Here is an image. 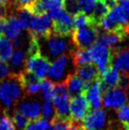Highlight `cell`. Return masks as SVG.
<instances>
[{"label":"cell","instance_id":"cell-16","mask_svg":"<svg viewBox=\"0 0 129 130\" xmlns=\"http://www.w3.org/2000/svg\"><path fill=\"white\" fill-rule=\"evenodd\" d=\"M17 110L30 121L39 119L41 117V112H42L41 105L39 102L22 103L19 105Z\"/></svg>","mask_w":129,"mask_h":130},{"label":"cell","instance_id":"cell-3","mask_svg":"<svg viewBox=\"0 0 129 130\" xmlns=\"http://www.w3.org/2000/svg\"><path fill=\"white\" fill-rule=\"evenodd\" d=\"M99 27L91 24L88 26L73 29L71 41L78 48H88L96 43L99 36Z\"/></svg>","mask_w":129,"mask_h":130},{"label":"cell","instance_id":"cell-6","mask_svg":"<svg viewBox=\"0 0 129 130\" xmlns=\"http://www.w3.org/2000/svg\"><path fill=\"white\" fill-rule=\"evenodd\" d=\"M88 51L92 62L95 63L99 70L100 75H103L112 65L111 48L96 43L88 47Z\"/></svg>","mask_w":129,"mask_h":130},{"label":"cell","instance_id":"cell-30","mask_svg":"<svg viewBox=\"0 0 129 130\" xmlns=\"http://www.w3.org/2000/svg\"><path fill=\"white\" fill-rule=\"evenodd\" d=\"M64 10L71 13L75 14L81 11V7L78 0H64Z\"/></svg>","mask_w":129,"mask_h":130},{"label":"cell","instance_id":"cell-27","mask_svg":"<svg viewBox=\"0 0 129 130\" xmlns=\"http://www.w3.org/2000/svg\"><path fill=\"white\" fill-rule=\"evenodd\" d=\"M118 117L125 130H129V104L123 105L118 109Z\"/></svg>","mask_w":129,"mask_h":130},{"label":"cell","instance_id":"cell-35","mask_svg":"<svg viewBox=\"0 0 129 130\" xmlns=\"http://www.w3.org/2000/svg\"><path fill=\"white\" fill-rule=\"evenodd\" d=\"M9 74V65L6 61L0 60V80L6 78Z\"/></svg>","mask_w":129,"mask_h":130},{"label":"cell","instance_id":"cell-14","mask_svg":"<svg viewBox=\"0 0 129 130\" xmlns=\"http://www.w3.org/2000/svg\"><path fill=\"white\" fill-rule=\"evenodd\" d=\"M63 83H64L66 87H67V89H68V95L71 98L76 97L80 94H83L85 92V83L84 81L81 80L76 75L75 73L74 74H68V76L66 78Z\"/></svg>","mask_w":129,"mask_h":130},{"label":"cell","instance_id":"cell-8","mask_svg":"<svg viewBox=\"0 0 129 130\" xmlns=\"http://www.w3.org/2000/svg\"><path fill=\"white\" fill-rule=\"evenodd\" d=\"M89 108L90 106L85 93L73 97L70 101V105H69L70 119L74 122L82 123L84 119L86 118V116L87 115V113L90 111Z\"/></svg>","mask_w":129,"mask_h":130},{"label":"cell","instance_id":"cell-15","mask_svg":"<svg viewBox=\"0 0 129 130\" xmlns=\"http://www.w3.org/2000/svg\"><path fill=\"white\" fill-rule=\"evenodd\" d=\"M102 76H103V78L101 80H102L103 92L106 91L109 88H112V87H118L121 74H120V71L113 65L110 66L107 70Z\"/></svg>","mask_w":129,"mask_h":130},{"label":"cell","instance_id":"cell-26","mask_svg":"<svg viewBox=\"0 0 129 130\" xmlns=\"http://www.w3.org/2000/svg\"><path fill=\"white\" fill-rule=\"evenodd\" d=\"M50 126L49 121L44 118H39L29 122L28 125L24 130H47Z\"/></svg>","mask_w":129,"mask_h":130},{"label":"cell","instance_id":"cell-10","mask_svg":"<svg viewBox=\"0 0 129 130\" xmlns=\"http://www.w3.org/2000/svg\"><path fill=\"white\" fill-rule=\"evenodd\" d=\"M85 95L88 105L93 109H98L103 104V88H102V80L98 78L91 83L85 84Z\"/></svg>","mask_w":129,"mask_h":130},{"label":"cell","instance_id":"cell-32","mask_svg":"<svg viewBox=\"0 0 129 130\" xmlns=\"http://www.w3.org/2000/svg\"><path fill=\"white\" fill-rule=\"evenodd\" d=\"M81 9H83V11L86 13H91L93 11L95 4L97 0H78Z\"/></svg>","mask_w":129,"mask_h":130},{"label":"cell","instance_id":"cell-4","mask_svg":"<svg viewBox=\"0 0 129 130\" xmlns=\"http://www.w3.org/2000/svg\"><path fill=\"white\" fill-rule=\"evenodd\" d=\"M47 14L52 19L53 34L62 37H68L73 30L72 16L64 9L50 11Z\"/></svg>","mask_w":129,"mask_h":130},{"label":"cell","instance_id":"cell-39","mask_svg":"<svg viewBox=\"0 0 129 130\" xmlns=\"http://www.w3.org/2000/svg\"><path fill=\"white\" fill-rule=\"evenodd\" d=\"M11 4V0H0V8L9 9Z\"/></svg>","mask_w":129,"mask_h":130},{"label":"cell","instance_id":"cell-33","mask_svg":"<svg viewBox=\"0 0 129 130\" xmlns=\"http://www.w3.org/2000/svg\"><path fill=\"white\" fill-rule=\"evenodd\" d=\"M24 90L29 95H33V94L38 93L41 90V81H37V82L27 85L24 87Z\"/></svg>","mask_w":129,"mask_h":130},{"label":"cell","instance_id":"cell-9","mask_svg":"<svg viewBox=\"0 0 129 130\" xmlns=\"http://www.w3.org/2000/svg\"><path fill=\"white\" fill-rule=\"evenodd\" d=\"M69 63H70V58L67 54L54 60L47 73L50 81H53V83H63L68 76V74H67V71Z\"/></svg>","mask_w":129,"mask_h":130},{"label":"cell","instance_id":"cell-38","mask_svg":"<svg viewBox=\"0 0 129 130\" xmlns=\"http://www.w3.org/2000/svg\"><path fill=\"white\" fill-rule=\"evenodd\" d=\"M33 0H15V4L18 8H25L31 3Z\"/></svg>","mask_w":129,"mask_h":130},{"label":"cell","instance_id":"cell-2","mask_svg":"<svg viewBox=\"0 0 129 130\" xmlns=\"http://www.w3.org/2000/svg\"><path fill=\"white\" fill-rule=\"evenodd\" d=\"M23 87L18 78V74L8 76L0 84V102L6 107H11L20 99Z\"/></svg>","mask_w":129,"mask_h":130},{"label":"cell","instance_id":"cell-12","mask_svg":"<svg viewBox=\"0 0 129 130\" xmlns=\"http://www.w3.org/2000/svg\"><path fill=\"white\" fill-rule=\"evenodd\" d=\"M106 120V113L103 109H93L89 111L82 122L85 130H102Z\"/></svg>","mask_w":129,"mask_h":130},{"label":"cell","instance_id":"cell-13","mask_svg":"<svg viewBox=\"0 0 129 130\" xmlns=\"http://www.w3.org/2000/svg\"><path fill=\"white\" fill-rule=\"evenodd\" d=\"M112 64L122 74L129 75V47L111 48Z\"/></svg>","mask_w":129,"mask_h":130},{"label":"cell","instance_id":"cell-36","mask_svg":"<svg viewBox=\"0 0 129 130\" xmlns=\"http://www.w3.org/2000/svg\"><path fill=\"white\" fill-rule=\"evenodd\" d=\"M68 130H85V128H84V126H83L82 123L74 122V121H72L71 120L70 124H69Z\"/></svg>","mask_w":129,"mask_h":130},{"label":"cell","instance_id":"cell-17","mask_svg":"<svg viewBox=\"0 0 129 130\" xmlns=\"http://www.w3.org/2000/svg\"><path fill=\"white\" fill-rule=\"evenodd\" d=\"M22 26L16 14H10L7 17V23L5 28L4 36L8 37L10 40H15L20 37Z\"/></svg>","mask_w":129,"mask_h":130},{"label":"cell","instance_id":"cell-19","mask_svg":"<svg viewBox=\"0 0 129 130\" xmlns=\"http://www.w3.org/2000/svg\"><path fill=\"white\" fill-rule=\"evenodd\" d=\"M70 57H71L73 66L76 68L93 63L90 57L88 48H78L76 51H73L70 54Z\"/></svg>","mask_w":129,"mask_h":130},{"label":"cell","instance_id":"cell-11","mask_svg":"<svg viewBox=\"0 0 129 130\" xmlns=\"http://www.w3.org/2000/svg\"><path fill=\"white\" fill-rule=\"evenodd\" d=\"M127 99L126 91L120 87H112L103 94V103L105 107L119 108L125 104Z\"/></svg>","mask_w":129,"mask_h":130},{"label":"cell","instance_id":"cell-20","mask_svg":"<svg viewBox=\"0 0 129 130\" xmlns=\"http://www.w3.org/2000/svg\"><path fill=\"white\" fill-rule=\"evenodd\" d=\"M26 60L27 53L21 48H18L17 51L12 52L11 58L9 59V65L12 69H20L23 66H25Z\"/></svg>","mask_w":129,"mask_h":130},{"label":"cell","instance_id":"cell-25","mask_svg":"<svg viewBox=\"0 0 129 130\" xmlns=\"http://www.w3.org/2000/svg\"><path fill=\"white\" fill-rule=\"evenodd\" d=\"M70 122L71 119H64L55 115L51 119V123L47 130H68Z\"/></svg>","mask_w":129,"mask_h":130},{"label":"cell","instance_id":"cell-1","mask_svg":"<svg viewBox=\"0 0 129 130\" xmlns=\"http://www.w3.org/2000/svg\"><path fill=\"white\" fill-rule=\"evenodd\" d=\"M68 37L58 36L51 34L47 37L40 38L39 41H42L40 45V52L43 53L45 57L49 60H56L57 58L66 55L70 50V44L66 39Z\"/></svg>","mask_w":129,"mask_h":130},{"label":"cell","instance_id":"cell-29","mask_svg":"<svg viewBox=\"0 0 129 130\" xmlns=\"http://www.w3.org/2000/svg\"><path fill=\"white\" fill-rule=\"evenodd\" d=\"M54 112H55V110H54L52 102H45L43 107H42V112H41V115H42L44 119H52L55 116Z\"/></svg>","mask_w":129,"mask_h":130},{"label":"cell","instance_id":"cell-21","mask_svg":"<svg viewBox=\"0 0 129 130\" xmlns=\"http://www.w3.org/2000/svg\"><path fill=\"white\" fill-rule=\"evenodd\" d=\"M13 52V45L11 40L4 35H0V56L3 61H7L11 58Z\"/></svg>","mask_w":129,"mask_h":130},{"label":"cell","instance_id":"cell-7","mask_svg":"<svg viewBox=\"0 0 129 130\" xmlns=\"http://www.w3.org/2000/svg\"><path fill=\"white\" fill-rule=\"evenodd\" d=\"M26 70L33 73L39 80L44 79L49 73L50 68V60L45 57L41 52L29 56L26 60Z\"/></svg>","mask_w":129,"mask_h":130},{"label":"cell","instance_id":"cell-23","mask_svg":"<svg viewBox=\"0 0 129 130\" xmlns=\"http://www.w3.org/2000/svg\"><path fill=\"white\" fill-rule=\"evenodd\" d=\"M72 24H73V29L88 26L91 25V24L96 25L93 20H92V18L90 17V15H87V13H86L85 11H83L73 14V16H72Z\"/></svg>","mask_w":129,"mask_h":130},{"label":"cell","instance_id":"cell-18","mask_svg":"<svg viewBox=\"0 0 129 130\" xmlns=\"http://www.w3.org/2000/svg\"><path fill=\"white\" fill-rule=\"evenodd\" d=\"M75 74L80 79L83 80L85 84L91 83L98 78H100L99 70L97 69L96 65H93V64H88V65L77 68Z\"/></svg>","mask_w":129,"mask_h":130},{"label":"cell","instance_id":"cell-24","mask_svg":"<svg viewBox=\"0 0 129 130\" xmlns=\"http://www.w3.org/2000/svg\"><path fill=\"white\" fill-rule=\"evenodd\" d=\"M42 97L45 102H51L54 97V83L50 79L41 80Z\"/></svg>","mask_w":129,"mask_h":130},{"label":"cell","instance_id":"cell-22","mask_svg":"<svg viewBox=\"0 0 129 130\" xmlns=\"http://www.w3.org/2000/svg\"><path fill=\"white\" fill-rule=\"evenodd\" d=\"M109 11L106 6L104 5V3L102 1V0H97L96 4H95V7H94L93 11L91 12V15L90 17L92 18V20L94 21V23L98 25L99 27V23L100 21L103 19L105 14H107V12Z\"/></svg>","mask_w":129,"mask_h":130},{"label":"cell","instance_id":"cell-5","mask_svg":"<svg viewBox=\"0 0 129 130\" xmlns=\"http://www.w3.org/2000/svg\"><path fill=\"white\" fill-rule=\"evenodd\" d=\"M29 36L40 39L53 34L52 19L47 13L33 15L29 27Z\"/></svg>","mask_w":129,"mask_h":130},{"label":"cell","instance_id":"cell-31","mask_svg":"<svg viewBox=\"0 0 129 130\" xmlns=\"http://www.w3.org/2000/svg\"><path fill=\"white\" fill-rule=\"evenodd\" d=\"M0 130H15L13 121L7 114L0 117Z\"/></svg>","mask_w":129,"mask_h":130},{"label":"cell","instance_id":"cell-28","mask_svg":"<svg viewBox=\"0 0 129 130\" xmlns=\"http://www.w3.org/2000/svg\"><path fill=\"white\" fill-rule=\"evenodd\" d=\"M12 121H13V123L16 125V127L19 130H24L26 128V126L28 125V123H29V119L26 118L25 116L23 115L22 113H20L18 110L14 111Z\"/></svg>","mask_w":129,"mask_h":130},{"label":"cell","instance_id":"cell-37","mask_svg":"<svg viewBox=\"0 0 129 130\" xmlns=\"http://www.w3.org/2000/svg\"><path fill=\"white\" fill-rule=\"evenodd\" d=\"M102 1L104 2V5L106 6V8L110 11V10H112L113 8H115L118 5L120 0H102Z\"/></svg>","mask_w":129,"mask_h":130},{"label":"cell","instance_id":"cell-34","mask_svg":"<svg viewBox=\"0 0 129 130\" xmlns=\"http://www.w3.org/2000/svg\"><path fill=\"white\" fill-rule=\"evenodd\" d=\"M118 87L122 88L123 90H127L129 88V75H126V74H122L121 75V78H120V82H119V86Z\"/></svg>","mask_w":129,"mask_h":130}]
</instances>
